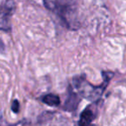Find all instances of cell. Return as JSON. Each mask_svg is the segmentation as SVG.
Returning <instances> with one entry per match:
<instances>
[{"mask_svg":"<svg viewBox=\"0 0 126 126\" xmlns=\"http://www.w3.org/2000/svg\"><path fill=\"white\" fill-rule=\"evenodd\" d=\"M53 116H54V113L52 111H45L42 115H40V117H38V123L46 122V121L48 120V118H51Z\"/></svg>","mask_w":126,"mask_h":126,"instance_id":"cell-7","label":"cell"},{"mask_svg":"<svg viewBox=\"0 0 126 126\" xmlns=\"http://www.w3.org/2000/svg\"><path fill=\"white\" fill-rule=\"evenodd\" d=\"M42 102L49 106H58L61 104V99L58 95L53 94V93H48L46 94L41 98Z\"/></svg>","mask_w":126,"mask_h":126,"instance_id":"cell-6","label":"cell"},{"mask_svg":"<svg viewBox=\"0 0 126 126\" xmlns=\"http://www.w3.org/2000/svg\"><path fill=\"white\" fill-rule=\"evenodd\" d=\"M97 112H98V108L96 105H88L87 107L84 109L80 114L79 120L78 122V124L80 126H85L90 124L97 117Z\"/></svg>","mask_w":126,"mask_h":126,"instance_id":"cell-4","label":"cell"},{"mask_svg":"<svg viewBox=\"0 0 126 126\" xmlns=\"http://www.w3.org/2000/svg\"><path fill=\"white\" fill-rule=\"evenodd\" d=\"M73 82L74 88L80 95V97L92 101H95L102 96L110 81L104 79V82L100 86H96L88 82L85 78V75H80L74 77Z\"/></svg>","mask_w":126,"mask_h":126,"instance_id":"cell-2","label":"cell"},{"mask_svg":"<svg viewBox=\"0 0 126 126\" xmlns=\"http://www.w3.org/2000/svg\"><path fill=\"white\" fill-rule=\"evenodd\" d=\"M114 74H114L113 72H110V71H103V72H102L103 79H106V80H109V81L113 78Z\"/></svg>","mask_w":126,"mask_h":126,"instance_id":"cell-8","label":"cell"},{"mask_svg":"<svg viewBox=\"0 0 126 126\" xmlns=\"http://www.w3.org/2000/svg\"><path fill=\"white\" fill-rule=\"evenodd\" d=\"M44 6L56 14L67 28L77 29L76 5L74 0H43Z\"/></svg>","mask_w":126,"mask_h":126,"instance_id":"cell-1","label":"cell"},{"mask_svg":"<svg viewBox=\"0 0 126 126\" xmlns=\"http://www.w3.org/2000/svg\"><path fill=\"white\" fill-rule=\"evenodd\" d=\"M80 95L77 93L74 92L73 87L71 86H68V96L66 100L63 109L65 110H68V111H74L77 110L78 105H79L80 98H79Z\"/></svg>","mask_w":126,"mask_h":126,"instance_id":"cell-5","label":"cell"},{"mask_svg":"<svg viewBox=\"0 0 126 126\" xmlns=\"http://www.w3.org/2000/svg\"><path fill=\"white\" fill-rule=\"evenodd\" d=\"M11 110H12L14 113L17 114L20 110V104L19 101L16 99H15L14 101L12 102V105H11Z\"/></svg>","mask_w":126,"mask_h":126,"instance_id":"cell-9","label":"cell"},{"mask_svg":"<svg viewBox=\"0 0 126 126\" xmlns=\"http://www.w3.org/2000/svg\"><path fill=\"white\" fill-rule=\"evenodd\" d=\"M16 11V3L14 0H6L2 8L1 13V30L4 31H10L11 29L10 23V18Z\"/></svg>","mask_w":126,"mask_h":126,"instance_id":"cell-3","label":"cell"}]
</instances>
